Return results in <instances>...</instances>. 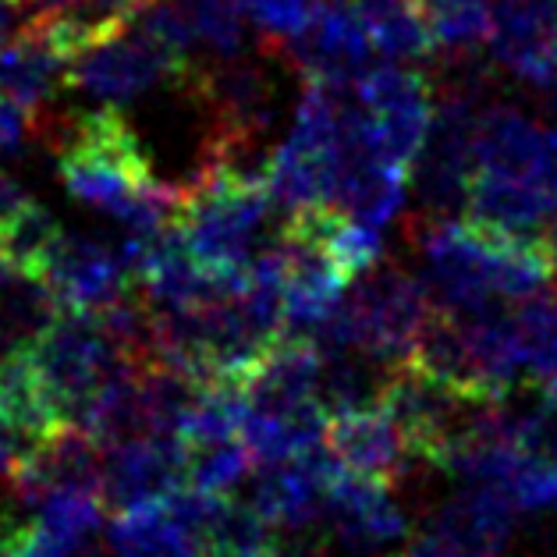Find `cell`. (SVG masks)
I'll return each instance as SVG.
<instances>
[{
	"label": "cell",
	"instance_id": "6da1fadb",
	"mask_svg": "<svg viewBox=\"0 0 557 557\" xmlns=\"http://www.w3.org/2000/svg\"><path fill=\"white\" fill-rule=\"evenodd\" d=\"M426 284L447 309H486L543 295L557 277L540 231H511L475 216H433L419 227Z\"/></svg>",
	"mask_w": 557,
	"mask_h": 557
},
{
	"label": "cell",
	"instance_id": "7a4b0ae2",
	"mask_svg": "<svg viewBox=\"0 0 557 557\" xmlns=\"http://www.w3.org/2000/svg\"><path fill=\"white\" fill-rule=\"evenodd\" d=\"M58 174L67 196L89 210L111 213L132 238L174 227L182 207V188L157 182L139 135L117 107L92 111L67 128Z\"/></svg>",
	"mask_w": 557,
	"mask_h": 557
},
{
	"label": "cell",
	"instance_id": "3957f363",
	"mask_svg": "<svg viewBox=\"0 0 557 557\" xmlns=\"http://www.w3.org/2000/svg\"><path fill=\"white\" fill-rule=\"evenodd\" d=\"M267 213V171H249L238 157L210 149L193 182L182 185L174 227L185 249L207 270L224 277H246Z\"/></svg>",
	"mask_w": 557,
	"mask_h": 557
},
{
	"label": "cell",
	"instance_id": "277c9868",
	"mask_svg": "<svg viewBox=\"0 0 557 557\" xmlns=\"http://www.w3.org/2000/svg\"><path fill=\"white\" fill-rule=\"evenodd\" d=\"M409 362L475 401L508 398L525 370L519 323L497 306H437Z\"/></svg>",
	"mask_w": 557,
	"mask_h": 557
},
{
	"label": "cell",
	"instance_id": "5b68a950",
	"mask_svg": "<svg viewBox=\"0 0 557 557\" xmlns=\"http://www.w3.org/2000/svg\"><path fill=\"white\" fill-rule=\"evenodd\" d=\"M433 312L437 302L426 281L412 277L405 267L376 263L370 274H362L356 292H345L317 342L323 348L359 351L391 370L412 359Z\"/></svg>",
	"mask_w": 557,
	"mask_h": 557
},
{
	"label": "cell",
	"instance_id": "8992f818",
	"mask_svg": "<svg viewBox=\"0 0 557 557\" xmlns=\"http://www.w3.org/2000/svg\"><path fill=\"white\" fill-rule=\"evenodd\" d=\"M39 387L58 409L64 423H75L86 416L89 401L103 391L111 376H117L128 359L111 337L100 331V323L86 312H61L50 327L25 348Z\"/></svg>",
	"mask_w": 557,
	"mask_h": 557
},
{
	"label": "cell",
	"instance_id": "52a82bcc",
	"mask_svg": "<svg viewBox=\"0 0 557 557\" xmlns=\"http://www.w3.org/2000/svg\"><path fill=\"white\" fill-rule=\"evenodd\" d=\"M351 97H356L366 114V132H370L373 153L384 164L398 168L412 178L433 121L430 83L419 72H412V67L380 64L366 67L356 78Z\"/></svg>",
	"mask_w": 557,
	"mask_h": 557
},
{
	"label": "cell",
	"instance_id": "ba28073f",
	"mask_svg": "<svg viewBox=\"0 0 557 557\" xmlns=\"http://www.w3.org/2000/svg\"><path fill=\"white\" fill-rule=\"evenodd\" d=\"M480 86H451L433 107L430 135L416 160V188L426 207V221L466 207L475 171V125H480Z\"/></svg>",
	"mask_w": 557,
	"mask_h": 557
},
{
	"label": "cell",
	"instance_id": "9c48e42d",
	"mask_svg": "<svg viewBox=\"0 0 557 557\" xmlns=\"http://www.w3.org/2000/svg\"><path fill=\"white\" fill-rule=\"evenodd\" d=\"M188 72H193V64L174 58L164 44H157L139 25H135V29L128 25V29H121L117 36L78 53L72 67H67L64 86L86 92L89 100L117 107V103L143 97L146 89H153L160 83L182 86Z\"/></svg>",
	"mask_w": 557,
	"mask_h": 557
},
{
	"label": "cell",
	"instance_id": "30bf717a",
	"mask_svg": "<svg viewBox=\"0 0 557 557\" xmlns=\"http://www.w3.org/2000/svg\"><path fill=\"white\" fill-rule=\"evenodd\" d=\"M370 36L351 8V0H312L302 33L284 39L288 58L306 78L351 89L370 64Z\"/></svg>",
	"mask_w": 557,
	"mask_h": 557
},
{
	"label": "cell",
	"instance_id": "8fae6325",
	"mask_svg": "<svg viewBox=\"0 0 557 557\" xmlns=\"http://www.w3.org/2000/svg\"><path fill=\"white\" fill-rule=\"evenodd\" d=\"M44 284L64 312L92 317V312L117 302L121 295H128L135 288V277L121 256V246H107L100 238L64 231L47 260Z\"/></svg>",
	"mask_w": 557,
	"mask_h": 557
},
{
	"label": "cell",
	"instance_id": "7c38bea8",
	"mask_svg": "<svg viewBox=\"0 0 557 557\" xmlns=\"http://www.w3.org/2000/svg\"><path fill=\"white\" fill-rule=\"evenodd\" d=\"M188 486V458L178 437H146L125 441L103 451L100 497L107 511H125L146 500H164Z\"/></svg>",
	"mask_w": 557,
	"mask_h": 557
},
{
	"label": "cell",
	"instance_id": "4fadbf2b",
	"mask_svg": "<svg viewBox=\"0 0 557 557\" xmlns=\"http://www.w3.org/2000/svg\"><path fill=\"white\" fill-rule=\"evenodd\" d=\"M323 437H327L323 447H327L345 472L362 475V480H376L384 486H394L412 466H419L405 433L376 401L351 405L345 412L327 416Z\"/></svg>",
	"mask_w": 557,
	"mask_h": 557
},
{
	"label": "cell",
	"instance_id": "5bb4252c",
	"mask_svg": "<svg viewBox=\"0 0 557 557\" xmlns=\"http://www.w3.org/2000/svg\"><path fill=\"white\" fill-rule=\"evenodd\" d=\"M550 149L554 128H543L511 103H491L480 111V125H475L472 174L550 188Z\"/></svg>",
	"mask_w": 557,
	"mask_h": 557
},
{
	"label": "cell",
	"instance_id": "9a60e30c",
	"mask_svg": "<svg viewBox=\"0 0 557 557\" xmlns=\"http://www.w3.org/2000/svg\"><path fill=\"white\" fill-rule=\"evenodd\" d=\"M337 472L342 466L334 461V455L317 444L288 461L263 466L252 491V505L277 529H309L327 511V494Z\"/></svg>",
	"mask_w": 557,
	"mask_h": 557
},
{
	"label": "cell",
	"instance_id": "2e32d148",
	"mask_svg": "<svg viewBox=\"0 0 557 557\" xmlns=\"http://www.w3.org/2000/svg\"><path fill=\"white\" fill-rule=\"evenodd\" d=\"M103 483V447L83 426L64 423L50 433L25 461V469L11 480V494L22 505L36 508L53 494H97ZM103 500V497H100Z\"/></svg>",
	"mask_w": 557,
	"mask_h": 557
},
{
	"label": "cell",
	"instance_id": "e0dca14e",
	"mask_svg": "<svg viewBox=\"0 0 557 557\" xmlns=\"http://www.w3.org/2000/svg\"><path fill=\"white\" fill-rule=\"evenodd\" d=\"M67 67H72V53L50 29V22L44 15H29L0 47V97L44 117V107L64 83Z\"/></svg>",
	"mask_w": 557,
	"mask_h": 557
},
{
	"label": "cell",
	"instance_id": "ac0fdd59",
	"mask_svg": "<svg viewBox=\"0 0 557 557\" xmlns=\"http://www.w3.org/2000/svg\"><path fill=\"white\" fill-rule=\"evenodd\" d=\"M323 519L331 522L334 536L351 550H376L405 536V515L391 500L387 486L351 475L345 469L331 483Z\"/></svg>",
	"mask_w": 557,
	"mask_h": 557
},
{
	"label": "cell",
	"instance_id": "d6986e66",
	"mask_svg": "<svg viewBox=\"0 0 557 557\" xmlns=\"http://www.w3.org/2000/svg\"><path fill=\"white\" fill-rule=\"evenodd\" d=\"M107 550L111 557H202L168 497L114 511L107 522Z\"/></svg>",
	"mask_w": 557,
	"mask_h": 557
},
{
	"label": "cell",
	"instance_id": "ffe728a7",
	"mask_svg": "<svg viewBox=\"0 0 557 557\" xmlns=\"http://www.w3.org/2000/svg\"><path fill=\"white\" fill-rule=\"evenodd\" d=\"M351 8L373 50L391 61H426L437 50L416 0H351Z\"/></svg>",
	"mask_w": 557,
	"mask_h": 557
},
{
	"label": "cell",
	"instance_id": "44dd1931",
	"mask_svg": "<svg viewBox=\"0 0 557 557\" xmlns=\"http://www.w3.org/2000/svg\"><path fill=\"white\" fill-rule=\"evenodd\" d=\"M433 44L451 58H472L494 36V0H416Z\"/></svg>",
	"mask_w": 557,
	"mask_h": 557
},
{
	"label": "cell",
	"instance_id": "7402d4cb",
	"mask_svg": "<svg viewBox=\"0 0 557 557\" xmlns=\"http://www.w3.org/2000/svg\"><path fill=\"white\" fill-rule=\"evenodd\" d=\"M33 511L36 515L29 522L36 525V533L47 536L53 547L67 550L72 557L83 547H89L107 515L97 494H53L47 500H39Z\"/></svg>",
	"mask_w": 557,
	"mask_h": 557
},
{
	"label": "cell",
	"instance_id": "603a6c76",
	"mask_svg": "<svg viewBox=\"0 0 557 557\" xmlns=\"http://www.w3.org/2000/svg\"><path fill=\"white\" fill-rule=\"evenodd\" d=\"M0 235H4V246H8L11 263H15V270H18V277H29V281L44 284L47 260L64 235L61 224L53 221V213L39 207L36 199H29L4 227H0Z\"/></svg>",
	"mask_w": 557,
	"mask_h": 557
},
{
	"label": "cell",
	"instance_id": "cb8c5ba5",
	"mask_svg": "<svg viewBox=\"0 0 557 557\" xmlns=\"http://www.w3.org/2000/svg\"><path fill=\"white\" fill-rule=\"evenodd\" d=\"M515 323H519L525 373L536 387L557 394V295L525 298L515 312Z\"/></svg>",
	"mask_w": 557,
	"mask_h": 557
},
{
	"label": "cell",
	"instance_id": "d4e9b609",
	"mask_svg": "<svg viewBox=\"0 0 557 557\" xmlns=\"http://www.w3.org/2000/svg\"><path fill=\"white\" fill-rule=\"evenodd\" d=\"M185 458H188V486L202 494H231L256 466L249 444L242 437L185 444Z\"/></svg>",
	"mask_w": 557,
	"mask_h": 557
},
{
	"label": "cell",
	"instance_id": "484cf974",
	"mask_svg": "<svg viewBox=\"0 0 557 557\" xmlns=\"http://www.w3.org/2000/svg\"><path fill=\"white\" fill-rule=\"evenodd\" d=\"M196 22L199 47L213 50V58H231L246 50V8L242 0H188Z\"/></svg>",
	"mask_w": 557,
	"mask_h": 557
},
{
	"label": "cell",
	"instance_id": "4316f807",
	"mask_svg": "<svg viewBox=\"0 0 557 557\" xmlns=\"http://www.w3.org/2000/svg\"><path fill=\"white\" fill-rule=\"evenodd\" d=\"M246 15L260 25V33L270 44H284L302 33V25L309 22V0H242Z\"/></svg>",
	"mask_w": 557,
	"mask_h": 557
},
{
	"label": "cell",
	"instance_id": "83f0119b",
	"mask_svg": "<svg viewBox=\"0 0 557 557\" xmlns=\"http://www.w3.org/2000/svg\"><path fill=\"white\" fill-rule=\"evenodd\" d=\"M0 557H72V554L53 547L47 536H39L33 522L11 519L0 529Z\"/></svg>",
	"mask_w": 557,
	"mask_h": 557
},
{
	"label": "cell",
	"instance_id": "f1b7e54d",
	"mask_svg": "<svg viewBox=\"0 0 557 557\" xmlns=\"http://www.w3.org/2000/svg\"><path fill=\"white\" fill-rule=\"evenodd\" d=\"M39 444H44V441L33 437L29 430H22V426L11 423V419L0 416V480H4V483L15 480Z\"/></svg>",
	"mask_w": 557,
	"mask_h": 557
},
{
	"label": "cell",
	"instance_id": "f546056e",
	"mask_svg": "<svg viewBox=\"0 0 557 557\" xmlns=\"http://www.w3.org/2000/svg\"><path fill=\"white\" fill-rule=\"evenodd\" d=\"M44 117L33 114L29 107L0 97V153H18L33 132H39Z\"/></svg>",
	"mask_w": 557,
	"mask_h": 557
},
{
	"label": "cell",
	"instance_id": "4dcf8cb0",
	"mask_svg": "<svg viewBox=\"0 0 557 557\" xmlns=\"http://www.w3.org/2000/svg\"><path fill=\"white\" fill-rule=\"evenodd\" d=\"M25 202H29V193H25L8 171H0V227H4L11 216L25 207Z\"/></svg>",
	"mask_w": 557,
	"mask_h": 557
},
{
	"label": "cell",
	"instance_id": "1f68e13d",
	"mask_svg": "<svg viewBox=\"0 0 557 557\" xmlns=\"http://www.w3.org/2000/svg\"><path fill=\"white\" fill-rule=\"evenodd\" d=\"M22 15L29 18V11H25L18 0H0V47H4L11 39V33L22 25Z\"/></svg>",
	"mask_w": 557,
	"mask_h": 557
},
{
	"label": "cell",
	"instance_id": "d6a6232c",
	"mask_svg": "<svg viewBox=\"0 0 557 557\" xmlns=\"http://www.w3.org/2000/svg\"><path fill=\"white\" fill-rule=\"evenodd\" d=\"M15 281H22V277H18V270H15V263H11V256H8L4 235H0V288H4V284H15Z\"/></svg>",
	"mask_w": 557,
	"mask_h": 557
},
{
	"label": "cell",
	"instance_id": "836d02e7",
	"mask_svg": "<svg viewBox=\"0 0 557 557\" xmlns=\"http://www.w3.org/2000/svg\"><path fill=\"white\" fill-rule=\"evenodd\" d=\"M274 557H323V554L312 550V547H288V550H277L274 547Z\"/></svg>",
	"mask_w": 557,
	"mask_h": 557
},
{
	"label": "cell",
	"instance_id": "e575fe53",
	"mask_svg": "<svg viewBox=\"0 0 557 557\" xmlns=\"http://www.w3.org/2000/svg\"><path fill=\"white\" fill-rule=\"evenodd\" d=\"M75 557H111V550H100V547H92V543H89V547H83Z\"/></svg>",
	"mask_w": 557,
	"mask_h": 557
},
{
	"label": "cell",
	"instance_id": "d590c367",
	"mask_svg": "<svg viewBox=\"0 0 557 557\" xmlns=\"http://www.w3.org/2000/svg\"><path fill=\"white\" fill-rule=\"evenodd\" d=\"M231 557H274V547L263 550V554H231Z\"/></svg>",
	"mask_w": 557,
	"mask_h": 557
}]
</instances>
